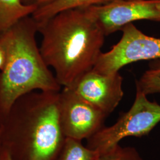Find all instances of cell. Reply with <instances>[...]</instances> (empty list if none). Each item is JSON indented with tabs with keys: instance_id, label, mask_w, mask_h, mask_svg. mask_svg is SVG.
Segmentation results:
<instances>
[{
	"instance_id": "1",
	"label": "cell",
	"mask_w": 160,
	"mask_h": 160,
	"mask_svg": "<svg viewBox=\"0 0 160 160\" xmlns=\"http://www.w3.org/2000/svg\"><path fill=\"white\" fill-rule=\"evenodd\" d=\"M37 23L41 54L61 86H72L92 69L106 36L88 7L65 10Z\"/></svg>"
},
{
	"instance_id": "2",
	"label": "cell",
	"mask_w": 160,
	"mask_h": 160,
	"mask_svg": "<svg viewBox=\"0 0 160 160\" xmlns=\"http://www.w3.org/2000/svg\"><path fill=\"white\" fill-rule=\"evenodd\" d=\"M38 23L25 17L4 32L7 57L0 71V110L8 113L21 97L34 90L59 92L61 86L38 46Z\"/></svg>"
},
{
	"instance_id": "3",
	"label": "cell",
	"mask_w": 160,
	"mask_h": 160,
	"mask_svg": "<svg viewBox=\"0 0 160 160\" xmlns=\"http://www.w3.org/2000/svg\"><path fill=\"white\" fill-rule=\"evenodd\" d=\"M31 110L33 129L30 160H57L66 137L60 119L59 92H42Z\"/></svg>"
},
{
	"instance_id": "4",
	"label": "cell",
	"mask_w": 160,
	"mask_h": 160,
	"mask_svg": "<svg viewBox=\"0 0 160 160\" xmlns=\"http://www.w3.org/2000/svg\"><path fill=\"white\" fill-rule=\"evenodd\" d=\"M147 95L137 91L132 106L112 126L102 128L89 138L87 147L100 152L119 144L126 137L148 134L160 122V104L151 102Z\"/></svg>"
},
{
	"instance_id": "5",
	"label": "cell",
	"mask_w": 160,
	"mask_h": 160,
	"mask_svg": "<svg viewBox=\"0 0 160 160\" xmlns=\"http://www.w3.org/2000/svg\"><path fill=\"white\" fill-rule=\"evenodd\" d=\"M121 31L120 40L109 51L100 54L93 71L112 74L133 62L160 59V38L143 33L133 23L127 24Z\"/></svg>"
},
{
	"instance_id": "6",
	"label": "cell",
	"mask_w": 160,
	"mask_h": 160,
	"mask_svg": "<svg viewBox=\"0 0 160 160\" xmlns=\"http://www.w3.org/2000/svg\"><path fill=\"white\" fill-rule=\"evenodd\" d=\"M88 9L106 36L139 20L160 22V0H114Z\"/></svg>"
},
{
	"instance_id": "7",
	"label": "cell",
	"mask_w": 160,
	"mask_h": 160,
	"mask_svg": "<svg viewBox=\"0 0 160 160\" xmlns=\"http://www.w3.org/2000/svg\"><path fill=\"white\" fill-rule=\"evenodd\" d=\"M59 109L65 136L80 141L100 130L108 116L67 87L59 92Z\"/></svg>"
},
{
	"instance_id": "8",
	"label": "cell",
	"mask_w": 160,
	"mask_h": 160,
	"mask_svg": "<svg viewBox=\"0 0 160 160\" xmlns=\"http://www.w3.org/2000/svg\"><path fill=\"white\" fill-rule=\"evenodd\" d=\"M122 82L119 72L102 74L92 69L67 88L108 116L123 98Z\"/></svg>"
},
{
	"instance_id": "9",
	"label": "cell",
	"mask_w": 160,
	"mask_h": 160,
	"mask_svg": "<svg viewBox=\"0 0 160 160\" xmlns=\"http://www.w3.org/2000/svg\"><path fill=\"white\" fill-rule=\"evenodd\" d=\"M36 9L34 6L25 5L22 0H0V33L32 16Z\"/></svg>"
},
{
	"instance_id": "10",
	"label": "cell",
	"mask_w": 160,
	"mask_h": 160,
	"mask_svg": "<svg viewBox=\"0 0 160 160\" xmlns=\"http://www.w3.org/2000/svg\"><path fill=\"white\" fill-rule=\"evenodd\" d=\"M113 1L114 0H55L47 6L37 8L32 16L36 22H41L65 10L104 5Z\"/></svg>"
},
{
	"instance_id": "11",
	"label": "cell",
	"mask_w": 160,
	"mask_h": 160,
	"mask_svg": "<svg viewBox=\"0 0 160 160\" xmlns=\"http://www.w3.org/2000/svg\"><path fill=\"white\" fill-rule=\"evenodd\" d=\"M100 154L84 146L80 140L66 137L57 160H97Z\"/></svg>"
},
{
	"instance_id": "12",
	"label": "cell",
	"mask_w": 160,
	"mask_h": 160,
	"mask_svg": "<svg viewBox=\"0 0 160 160\" xmlns=\"http://www.w3.org/2000/svg\"><path fill=\"white\" fill-rule=\"evenodd\" d=\"M136 83L137 91L145 95L160 93V59L154 60Z\"/></svg>"
},
{
	"instance_id": "13",
	"label": "cell",
	"mask_w": 160,
	"mask_h": 160,
	"mask_svg": "<svg viewBox=\"0 0 160 160\" xmlns=\"http://www.w3.org/2000/svg\"><path fill=\"white\" fill-rule=\"evenodd\" d=\"M100 153L97 160H143L135 148L122 147L119 144Z\"/></svg>"
},
{
	"instance_id": "14",
	"label": "cell",
	"mask_w": 160,
	"mask_h": 160,
	"mask_svg": "<svg viewBox=\"0 0 160 160\" xmlns=\"http://www.w3.org/2000/svg\"><path fill=\"white\" fill-rule=\"evenodd\" d=\"M7 57V49L6 44L5 33H0V71L3 69Z\"/></svg>"
},
{
	"instance_id": "15",
	"label": "cell",
	"mask_w": 160,
	"mask_h": 160,
	"mask_svg": "<svg viewBox=\"0 0 160 160\" xmlns=\"http://www.w3.org/2000/svg\"><path fill=\"white\" fill-rule=\"evenodd\" d=\"M55 1V0H22L25 5L34 6L37 8L47 6Z\"/></svg>"
},
{
	"instance_id": "16",
	"label": "cell",
	"mask_w": 160,
	"mask_h": 160,
	"mask_svg": "<svg viewBox=\"0 0 160 160\" xmlns=\"http://www.w3.org/2000/svg\"><path fill=\"white\" fill-rule=\"evenodd\" d=\"M1 160H12V158L10 157V155L8 154H7L4 155Z\"/></svg>"
}]
</instances>
